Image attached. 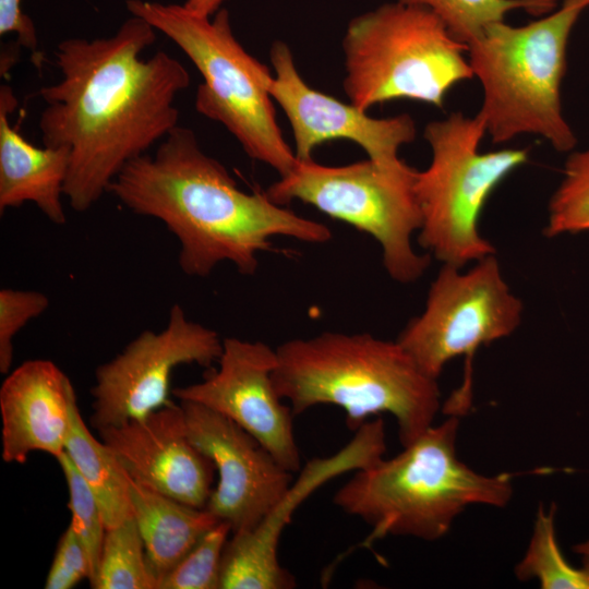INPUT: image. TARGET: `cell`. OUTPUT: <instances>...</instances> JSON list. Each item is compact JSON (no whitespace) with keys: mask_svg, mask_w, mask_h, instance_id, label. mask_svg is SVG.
I'll list each match as a JSON object with an SVG mask.
<instances>
[{"mask_svg":"<svg viewBox=\"0 0 589 589\" xmlns=\"http://www.w3.org/2000/svg\"><path fill=\"white\" fill-rule=\"evenodd\" d=\"M156 32L132 15L111 36L71 37L56 47L60 79L39 89L38 128L44 146L69 151L64 196L76 212L89 209L130 161L179 125L175 101L191 79L166 51L141 58Z\"/></svg>","mask_w":589,"mask_h":589,"instance_id":"6da1fadb","label":"cell"},{"mask_svg":"<svg viewBox=\"0 0 589 589\" xmlns=\"http://www.w3.org/2000/svg\"><path fill=\"white\" fill-rule=\"evenodd\" d=\"M134 214L160 220L180 244L181 271L207 277L229 262L247 276L272 239L326 243L330 229L273 202L265 192H244L226 167L207 155L195 133L177 125L154 155L130 161L108 189Z\"/></svg>","mask_w":589,"mask_h":589,"instance_id":"7a4b0ae2","label":"cell"},{"mask_svg":"<svg viewBox=\"0 0 589 589\" xmlns=\"http://www.w3.org/2000/svg\"><path fill=\"white\" fill-rule=\"evenodd\" d=\"M276 356L273 382L294 416L335 405L356 431L371 416L387 412L406 446L433 425L440 410L437 380L423 373L397 340L323 332L283 342Z\"/></svg>","mask_w":589,"mask_h":589,"instance_id":"3957f363","label":"cell"},{"mask_svg":"<svg viewBox=\"0 0 589 589\" xmlns=\"http://www.w3.org/2000/svg\"><path fill=\"white\" fill-rule=\"evenodd\" d=\"M457 416L431 425L396 456L353 471L334 495L347 515L386 536L435 541L473 504L504 507L513 495L508 473L484 476L458 459Z\"/></svg>","mask_w":589,"mask_h":589,"instance_id":"277c9868","label":"cell"},{"mask_svg":"<svg viewBox=\"0 0 589 589\" xmlns=\"http://www.w3.org/2000/svg\"><path fill=\"white\" fill-rule=\"evenodd\" d=\"M588 7L589 0H564L556 11L522 26L493 23L467 44L472 74L483 89L478 113L493 143L533 134L557 152L574 149L577 137L563 115L561 85L569 36Z\"/></svg>","mask_w":589,"mask_h":589,"instance_id":"5b68a950","label":"cell"},{"mask_svg":"<svg viewBox=\"0 0 589 589\" xmlns=\"http://www.w3.org/2000/svg\"><path fill=\"white\" fill-rule=\"evenodd\" d=\"M125 7L172 40L199 70V113L223 124L250 158L279 177L293 169L298 159L283 136L268 92L273 74L239 43L226 9L203 16L177 3L127 0Z\"/></svg>","mask_w":589,"mask_h":589,"instance_id":"8992f818","label":"cell"},{"mask_svg":"<svg viewBox=\"0 0 589 589\" xmlns=\"http://www.w3.org/2000/svg\"><path fill=\"white\" fill-rule=\"evenodd\" d=\"M342 51L345 94L363 111L399 98L443 108L450 88L473 77L467 45L431 10L398 0L353 17Z\"/></svg>","mask_w":589,"mask_h":589,"instance_id":"52a82bcc","label":"cell"},{"mask_svg":"<svg viewBox=\"0 0 589 589\" xmlns=\"http://www.w3.org/2000/svg\"><path fill=\"white\" fill-rule=\"evenodd\" d=\"M485 134L479 113L459 111L424 128L432 158L416 178L422 213L418 241L443 264L464 267L495 254L479 230L482 209L494 189L528 160L525 148L480 152Z\"/></svg>","mask_w":589,"mask_h":589,"instance_id":"ba28073f","label":"cell"},{"mask_svg":"<svg viewBox=\"0 0 589 589\" xmlns=\"http://www.w3.org/2000/svg\"><path fill=\"white\" fill-rule=\"evenodd\" d=\"M417 172L401 158L389 163L368 158L345 166L298 159L265 193L284 206L301 201L370 235L381 247L388 276L410 284L423 275L431 260L412 245V236L422 226Z\"/></svg>","mask_w":589,"mask_h":589,"instance_id":"9c48e42d","label":"cell"},{"mask_svg":"<svg viewBox=\"0 0 589 589\" xmlns=\"http://www.w3.org/2000/svg\"><path fill=\"white\" fill-rule=\"evenodd\" d=\"M522 311L524 304L510 291L495 254L474 262L467 271L443 264L431 284L424 310L409 321L396 340L434 380L449 360L466 357L462 385L444 408L458 417L471 404L474 352L513 334Z\"/></svg>","mask_w":589,"mask_h":589,"instance_id":"30bf717a","label":"cell"},{"mask_svg":"<svg viewBox=\"0 0 589 589\" xmlns=\"http://www.w3.org/2000/svg\"><path fill=\"white\" fill-rule=\"evenodd\" d=\"M221 351L223 339L216 330L191 321L180 304H173L164 329L143 330L96 369L92 426L98 431L146 417L170 401L176 368H209Z\"/></svg>","mask_w":589,"mask_h":589,"instance_id":"8fae6325","label":"cell"},{"mask_svg":"<svg viewBox=\"0 0 589 589\" xmlns=\"http://www.w3.org/2000/svg\"><path fill=\"white\" fill-rule=\"evenodd\" d=\"M276 349L263 341L223 339L218 368L203 381L171 390L180 401L202 405L230 419L257 440L289 472H299L293 412L273 382Z\"/></svg>","mask_w":589,"mask_h":589,"instance_id":"7c38bea8","label":"cell"},{"mask_svg":"<svg viewBox=\"0 0 589 589\" xmlns=\"http://www.w3.org/2000/svg\"><path fill=\"white\" fill-rule=\"evenodd\" d=\"M385 436L383 419L368 420L337 453L309 460L255 528L233 533L228 540L221 563L220 589L294 588V576L278 561L280 536L292 514L329 480L382 459L386 452Z\"/></svg>","mask_w":589,"mask_h":589,"instance_id":"4fadbf2b","label":"cell"},{"mask_svg":"<svg viewBox=\"0 0 589 589\" xmlns=\"http://www.w3.org/2000/svg\"><path fill=\"white\" fill-rule=\"evenodd\" d=\"M180 404L191 442L218 474L205 508L232 534L252 530L290 486L292 473L230 419L195 402Z\"/></svg>","mask_w":589,"mask_h":589,"instance_id":"5bb4252c","label":"cell"},{"mask_svg":"<svg viewBox=\"0 0 589 589\" xmlns=\"http://www.w3.org/2000/svg\"><path fill=\"white\" fill-rule=\"evenodd\" d=\"M269 57L275 75L268 92L290 123L297 159H312L314 149L326 142L349 140L364 149L368 158L389 163L399 158L402 145L416 139L414 121L407 113L373 118L351 103L308 85L286 43L276 40Z\"/></svg>","mask_w":589,"mask_h":589,"instance_id":"9a60e30c","label":"cell"},{"mask_svg":"<svg viewBox=\"0 0 589 589\" xmlns=\"http://www.w3.org/2000/svg\"><path fill=\"white\" fill-rule=\"evenodd\" d=\"M97 432L131 480L205 508L216 468L191 442L180 401H169L142 419Z\"/></svg>","mask_w":589,"mask_h":589,"instance_id":"2e32d148","label":"cell"},{"mask_svg":"<svg viewBox=\"0 0 589 589\" xmlns=\"http://www.w3.org/2000/svg\"><path fill=\"white\" fill-rule=\"evenodd\" d=\"M74 399L70 378L50 360H27L10 371L0 387L3 461L24 464L33 452L61 455Z\"/></svg>","mask_w":589,"mask_h":589,"instance_id":"e0dca14e","label":"cell"},{"mask_svg":"<svg viewBox=\"0 0 589 589\" xmlns=\"http://www.w3.org/2000/svg\"><path fill=\"white\" fill-rule=\"evenodd\" d=\"M17 99L9 85L0 87V213L34 203L53 224L67 221L63 204L69 151L37 147L10 122Z\"/></svg>","mask_w":589,"mask_h":589,"instance_id":"ac0fdd59","label":"cell"},{"mask_svg":"<svg viewBox=\"0 0 589 589\" xmlns=\"http://www.w3.org/2000/svg\"><path fill=\"white\" fill-rule=\"evenodd\" d=\"M129 489L133 518L159 585L219 520L206 508L187 505L131 479Z\"/></svg>","mask_w":589,"mask_h":589,"instance_id":"d6986e66","label":"cell"},{"mask_svg":"<svg viewBox=\"0 0 589 589\" xmlns=\"http://www.w3.org/2000/svg\"><path fill=\"white\" fill-rule=\"evenodd\" d=\"M64 452L94 493L107 529L133 517L130 478L112 450L89 432L76 399L71 406Z\"/></svg>","mask_w":589,"mask_h":589,"instance_id":"ffe728a7","label":"cell"},{"mask_svg":"<svg viewBox=\"0 0 589 589\" xmlns=\"http://www.w3.org/2000/svg\"><path fill=\"white\" fill-rule=\"evenodd\" d=\"M553 505L538 508L527 551L515 567L520 580L537 579L543 589H589V554L582 567H574L563 556L556 541Z\"/></svg>","mask_w":589,"mask_h":589,"instance_id":"44dd1931","label":"cell"},{"mask_svg":"<svg viewBox=\"0 0 589 589\" xmlns=\"http://www.w3.org/2000/svg\"><path fill=\"white\" fill-rule=\"evenodd\" d=\"M93 589H158L134 518L106 529Z\"/></svg>","mask_w":589,"mask_h":589,"instance_id":"7402d4cb","label":"cell"},{"mask_svg":"<svg viewBox=\"0 0 589 589\" xmlns=\"http://www.w3.org/2000/svg\"><path fill=\"white\" fill-rule=\"evenodd\" d=\"M424 7L435 13L450 34L464 44L479 37L489 25L504 21L507 13L525 10L532 14L552 12L556 0H398Z\"/></svg>","mask_w":589,"mask_h":589,"instance_id":"603a6c76","label":"cell"},{"mask_svg":"<svg viewBox=\"0 0 589 589\" xmlns=\"http://www.w3.org/2000/svg\"><path fill=\"white\" fill-rule=\"evenodd\" d=\"M549 238L589 231V147L572 152L548 206Z\"/></svg>","mask_w":589,"mask_h":589,"instance_id":"cb8c5ba5","label":"cell"},{"mask_svg":"<svg viewBox=\"0 0 589 589\" xmlns=\"http://www.w3.org/2000/svg\"><path fill=\"white\" fill-rule=\"evenodd\" d=\"M230 533L227 522H217L160 579L158 589H220L223 556Z\"/></svg>","mask_w":589,"mask_h":589,"instance_id":"d4e9b609","label":"cell"},{"mask_svg":"<svg viewBox=\"0 0 589 589\" xmlns=\"http://www.w3.org/2000/svg\"><path fill=\"white\" fill-rule=\"evenodd\" d=\"M56 459L68 485V507L71 512L70 526L85 546L91 560L92 576L88 581L92 584L96 577L107 529L103 513L94 493L68 454L63 452Z\"/></svg>","mask_w":589,"mask_h":589,"instance_id":"484cf974","label":"cell"},{"mask_svg":"<svg viewBox=\"0 0 589 589\" xmlns=\"http://www.w3.org/2000/svg\"><path fill=\"white\" fill-rule=\"evenodd\" d=\"M49 305L48 297L39 291L3 288L0 290V372L7 375L12 368L13 339L33 318Z\"/></svg>","mask_w":589,"mask_h":589,"instance_id":"4316f807","label":"cell"},{"mask_svg":"<svg viewBox=\"0 0 589 589\" xmlns=\"http://www.w3.org/2000/svg\"><path fill=\"white\" fill-rule=\"evenodd\" d=\"M92 576L88 553L72 527L61 534L45 581L46 589H71Z\"/></svg>","mask_w":589,"mask_h":589,"instance_id":"83f0119b","label":"cell"},{"mask_svg":"<svg viewBox=\"0 0 589 589\" xmlns=\"http://www.w3.org/2000/svg\"><path fill=\"white\" fill-rule=\"evenodd\" d=\"M15 34L25 49L37 52L38 38L32 19L23 12L22 0H0V35Z\"/></svg>","mask_w":589,"mask_h":589,"instance_id":"f1b7e54d","label":"cell"},{"mask_svg":"<svg viewBox=\"0 0 589 589\" xmlns=\"http://www.w3.org/2000/svg\"><path fill=\"white\" fill-rule=\"evenodd\" d=\"M225 0H184L182 3L189 11L203 15L213 16Z\"/></svg>","mask_w":589,"mask_h":589,"instance_id":"f546056e","label":"cell"},{"mask_svg":"<svg viewBox=\"0 0 589 589\" xmlns=\"http://www.w3.org/2000/svg\"><path fill=\"white\" fill-rule=\"evenodd\" d=\"M581 551L585 552V553H589V544L584 545Z\"/></svg>","mask_w":589,"mask_h":589,"instance_id":"4dcf8cb0","label":"cell"}]
</instances>
